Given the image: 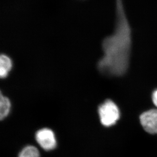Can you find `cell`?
<instances>
[{
  "mask_svg": "<svg viewBox=\"0 0 157 157\" xmlns=\"http://www.w3.org/2000/svg\"><path fill=\"white\" fill-rule=\"evenodd\" d=\"M141 125L145 131L151 134H157V109L145 111L140 116Z\"/></svg>",
  "mask_w": 157,
  "mask_h": 157,
  "instance_id": "obj_4",
  "label": "cell"
},
{
  "mask_svg": "<svg viewBox=\"0 0 157 157\" xmlns=\"http://www.w3.org/2000/svg\"><path fill=\"white\" fill-rule=\"evenodd\" d=\"M152 99H153V103L155 104V105L157 107V90L153 92V95H152Z\"/></svg>",
  "mask_w": 157,
  "mask_h": 157,
  "instance_id": "obj_8",
  "label": "cell"
},
{
  "mask_svg": "<svg viewBox=\"0 0 157 157\" xmlns=\"http://www.w3.org/2000/svg\"><path fill=\"white\" fill-rule=\"evenodd\" d=\"M11 103L8 98L1 94L0 98V118L1 120L5 119L11 110Z\"/></svg>",
  "mask_w": 157,
  "mask_h": 157,
  "instance_id": "obj_6",
  "label": "cell"
},
{
  "mask_svg": "<svg viewBox=\"0 0 157 157\" xmlns=\"http://www.w3.org/2000/svg\"><path fill=\"white\" fill-rule=\"evenodd\" d=\"M12 67L10 58L7 55L2 54L0 57V76L5 78L9 74Z\"/></svg>",
  "mask_w": 157,
  "mask_h": 157,
  "instance_id": "obj_5",
  "label": "cell"
},
{
  "mask_svg": "<svg viewBox=\"0 0 157 157\" xmlns=\"http://www.w3.org/2000/svg\"><path fill=\"white\" fill-rule=\"evenodd\" d=\"M36 139L40 147L45 151L53 150L56 147V138L55 134L51 129H40L36 134Z\"/></svg>",
  "mask_w": 157,
  "mask_h": 157,
  "instance_id": "obj_3",
  "label": "cell"
},
{
  "mask_svg": "<svg viewBox=\"0 0 157 157\" xmlns=\"http://www.w3.org/2000/svg\"><path fill=\"white\" fill-rule=\"evenodd\" d=\"M98 113L101 123L105 127L116 124L120 116L118 107L110 99H107L100 106Z\"/></svg>",
  "mask_w": 157,
  "mask_h": 157,
  "instance_id": "obj_2",
  "label": "cell"
},
{
  "mask_svg": "<svg viewBox=\"0 0 157 157\" xmlns=\"http://www.w3.org/2000/svg\"><path fill=\"white\" fill-rule=\"evenodd\" d=\"M18 157H40V154L36 147L29 145L23 148Z\"/></svg>",
  "mask_w": 157,
  "mask_h": 157,
  "instance_id": "obj_7",
  "label": "cell"
},
{
  "mask_svg": "<svg viewBox=\"0 0 157 157\" xmlns=\"http://www.w3.org/2000/svg\"><path fill=\"white\" fill-rule=\"evenodd\" d=\"M116 22L113 34L102 42L103 56L98 68L106 75L120 76L129 66L132 46V31L126 15L123 0H116Z\"/></svg>",
  "mask_w": 157,
  "mask_h": 157,
  "instance_id": "obj_1",
  "label": "cell"
}]
</instances>
